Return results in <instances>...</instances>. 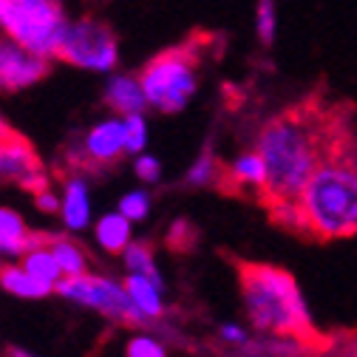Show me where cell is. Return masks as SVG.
<instances>
[{
  "label": "cell",
  "instance_id": "16",
  "mask_svg": "<svg viewBox=\"0 0 357 357\" xmlns=\"http://www.w3.org/2000/svg\"><path fill=\"white\" fill-rule=\"evenodd\" d=\"M49 250L54 252L57 264L63 266V275L66 278H77L88 273V252L68 236H54L49 233Z\"/></svg>",
  "mask_w": 357,
  "mask_h": 357
},
{
  "label": "cell",
  "instance_id": "15",
  "mask_svg": "<svg viewBox=\"0 0 357 357\" xmlns=\"http://www.w3.org/2000/svg\"><path fill=\"white\" fill-rule=\"evenodd\" d=\"M122 287H125V292L130 295V301L139 306V312L142 315H148L151 321H156V318H162L165 315V303H162V298H159V287L153 284V281H148V278H142V275H128L125 281H122Z\"/></svg>",
  "mask_w": 357,
  "mask_h": 357
},
{
  "label": "cell",
  "instance_id": "30",
  "mask_svg": "<svg viewBox=\"0 0 357 357\" xmlns=\"http://www.w3.org/2000/svg\"><path fill=\"white\" fill-rule=\"evenodd\" d=\"M225 340H230L233 346H244L247 343V335L241 332V329H236V326H221V332H218Z\"/></svg>",
  "mask_w": 357,
  "mask_h": 357
},
{
  "label": "cell",
  "instance_id": "14",
  "mask_svg": "<svg viewBox=\"0 0 357 357\" xmlns=\"http://www.w3.org/2000/svg\"><path fill=\"white\" fill-rule=\"evenodd\" d=\"M23 270H26L31 278H37L40 284L52 287V289L66 278V275H63V266L57 264L54 252L49 250V233H46V238H43L40 247H34V250H29V252L23 255Z\"/></svg>",
  "mask_w": 357,
  "mask_h": 357
},
{
  "label": "cell",
  "instance_id": "29",
  "mask_svg": "<svg viewBox=\"0 0 357 357\" xmlns=\"http://www.w3.org/2000/svg\"><path fill=\"white\" fill-rule=\"evenodd\" d=\"M335 349H340L343 357H357V332H343V337H335Z\"/></svg>",
  "mask_w": 357,
  "mask_h": 357
},
{
  "label": "cell",
  "instance_id": "11",
  "mask_svg": "<svg viewBox=\"0 0 357 357\" xmlns=\"http://www.w3.org/2000/svg\"><path fill=\"white\" fill-rule=\"evenodd\" d=\"M185 188H210V190L227 196V199H241V188L236 185L233 167L225 159H218V153H213L210 145L199 153L196 165L188 170Z\"/></svg>",
  "mask_w": 357,
  "mask_h": 357
},
{
  "label": "cell",
  "instance_id": "9",
  "mask_svg": "<svg viewBox=\"0 0 357 357\" xmlns=\"http://www.w3.org/2000/svg\"><path fill=\"white\" fill-rule=\"evenodd\" d=\"M125 156V125L116 119L100 122L88 130L74 148H68V159L79 170H108L116 167Z\"/></svg>",
  "mask_w": 357,
  "mask_h": 357
},
{
  "label": "cell",
  "instance_id": "23",
  "mask_svg": "<svg viewBox=\"0 0 357 357\" xmlns=\"http://www.w3.org/2000/svg\"><path fill=\"white\" fill-rule=\"evenodd\" d=\"M255 26H258V40L264 46H273V40H275V0H258Z\"/></svg>",
  "mask_w": 357,
  "mask_h": 357
},
{
  "label": "cell",
  "instance_id": "31",
  "mask_svg": "<svg viewBox=\"0 0 357 357\" xmlns=\"http://www.w3.org/2000/svg\"><path fill=\"white\" fill-rule=\"evenodd\" d=\"M6 357H34V354H29L26 349H17V346H9V349H6Z\"/></svg>",
  "mask_w": 357,
  "mask_h": 357
},
{
  "label": "cell",
  "instance_id": "24",
  "mask_svg": "<svg viewBox=\"0 0 357 357\" xmlns=\"http://www.w3.org/2000/svg\"><path fill=\"white\" fill-rule=\"evenodd\" d=\"M125 151L128 153H139L145 148V119L142 114H130L125 116Z\"/></svg>",
  "mask_w": 357,
  "mask_h": 357
},
{
  "label": "cell",
  "instance_id": "13",
  "mask_svg": "<svg viewBox=\"0 0 357 357\" xmlns=\"http://www.w3.org/2000/svg\"><path fill=\"white\" fill-rule=\"evenodd\" d=\"M105 105L116 114L130 116V114H139L148 105V100L137 77H114L105 88Z\"/></svg>",
  "mask_w": 357,
  "mask_h": 357
},
{
  "label": "cell",
  "instance_id": "22",
  "mask_svg": "<svg viewBox=\"0 0 357 357\" xmlns=\"http://www.w3.org/2000/svg\"><path fill=\"white\" fill-rule=\"evenodd\" d=\"M165 244L176 255H188L199 244V227L193 225V221H188V218H178V221H173V225H170V230L165 236Z\"/></svg>",
  "mask_w": 357,
  "mask_h": 357
},
{
  "label": "cell",
  "instance_id": "4",
  "mask_svg": "<svg viewBox=\"0 0 357 357\" xmlns=\"http://www.w3.org/2000/svg\"><path fill=\"white\" fill-rule=\"evenodd\" d=\"M218 46L215 34L193 31L178 46H170L153 54L139 71V85L145 100L165 114H176L188 105V100L199 88V66L207 60V52Z\"/></svg>",
  "mask_w": 357,
  "mask_h": 357
},
{
  "label": "cell",
  "instance_id": "7",
  "mask_svg": "<svg viewBox=\"0 0 357 357\" xmlns=\"http://www.w3.org/2000/svg\"><path fill=\"white\" fill-rule=\"evenodd\" d=\"M54 60H63L77 68L111 71L119 60L116 34L100 17H82L71 26H66V34L54 52Z\"/></svg>",
  "mask_w": 357,
  "mask_h": 357
},
{
  "label": "cell",
  "instance_id": "27",
  "mask_svg": "<svg viewBox=\"0 0 357 357\" xmlns=\"http://www.w3.org/2000/svg\"><path fill=\"white\" fill-rule=\"evenodd\" d=\"M137 176L142 182H156L159 178V162L153 156H139L137 159Z\"/></svg>",
  "mask_w": 357,
  "mask_h": 357
},
{
  "label": "cell",
  "instance_id": "2",
  "mask_svg": "<svg viewBox=\"0 0 357 357\" xmlns=\"http://www.w3.org/2000/svg\"><path fill=\"white\" fill-rule=\"evenodd\" d=\"M225 258L233 264L238 275L250 324L261 335L289 340L301 346L309 357L335 351V332H324L315 326L292 273L275 264L236 258L233 252H225Z\"/></svg>",
  "mask_w": 357,
  "mask_h": 357
},
{
  "label": "cell",
  "instance_id": "12",
  "mask_svg": "<svg viewBox=\"0 0 357 357\" xmlns=\"http://www.w3.org/2000/svg\"><path fill=\"white\" fill-rule=\"evenodd\" d=\"M46 233H34L26 227L20 213L0 207V255H26L29 250L40 247Z\"/></svg>",
  "mask_w": 357,
  "mask_h": 357
},
{
  "label": "cell",
  "instance_id": "32",
  "mask_svg": "<svg viewBox=\"0 0 357 357\" xmlns=\"http://www.w3.org/2000/svg\"><path fill=\"white\" fill-rule=\"evenodd\" d=\"M12 130H15V128H9V125H6L3 119H0V139H6V137H9V133H12Z\"/></svg>",
  "mask_w": 357,
  "mask_h": 357
},
{
  "label": "cell",
  "instance_id": "20",
  "mask_svg": "<svg viewBox=\"0 0 357 357\" xmlns=\"http://www.w3.org/2000/svg\"><path fill=\"white\" fill-rule=\"evenodd\" d=\"M97 241L111 255L125 252V247L130 244V225H128V218L122 213H111V215L100 218V225H97Z\"/></svg>",
  "mask_w": 357,
  "mask_h": 357
},
{
  "label": "cell",
  "instance_id": "19",
  "mask_svg": "<svg viewBox=\"0 0 357 357\" xmlns=\"http://www.w3.org/2000/svg\"><path fill=\"white\" fill-rule=\"evenodd\" d=\"M63 221L71 227V230H79L88 225V190H85V182L77 176H71L66 182V190H63Z\"/></svg>",
  "mask_w": 357,
  "mask_h": 357
},
{
  "label": "cell",
  "instance_id": "26",
  "mask_svg": "<svg viewBox=\"0 0 357 357\" xmlns=\"http://www.w3.org/2000/svg\"><path fill=\"white\" fill-rule=\"evenodd\" d=\"M125 354H128V357H167L165 346H162L159 340H153V337H145V335L130 337Z\"/></svg>",
  "mask_w": 357,
  "mask_h": 357
},
{
  "label": "cell",
  "instance_id": "21",
  "mask_svg": "<svg viewBox=\"0 0 357 357\" xmlns=\"http://www.w3.org/2000/svg\"><path fill=\"white\" fill-rule=\"evenodd\" d=\"M125 266L133 275H142L148 281H153L162 289L159 273H156V264H153V244L151 241H133L125 247Z\"/></svg>",
  "mask_w": 357,
  "mask_h": 357
},
{
  "label": "cell",
  "instance_id": "1",
  "mask_svg": "<svg viewBox=\"0 0 357 357\" xmlns=\"http://www.w3.org/2000/svg\"><path fill=\"white\" fill-rule=\"evenodd\" d=\"M354 125V105L329 97L324 88L309 91L266 119L255 139L266 182L258 204L266 215L298 210V199L343 130Z\"/></svg>",
  "mask_w": 357,
  "mask_h": 357
},
{
  "label": "cell",
  "instance_id": "25",
  "mask_svg": "<svg viewBox=\"0 0 357 357\" xmlns=\"http://www.w3.org/2000/svg\"><path fill=\"white\" fill-rule=\"evenodd\" d=\"M148 210H151V199H148L145 193H128V196H122V202H119V213H122L128 221H142V218L148 215Z\"/></svg>",
  "mask_w": 357,
  "mask_h": 357
},
{
  "label": "cell",
  "instance_id": "5",
  "mask_svg": "<svg viewBox=\"0 0 357 357\" xmlns=\"http://www.w3.org/2000/svg\"><path fill=\"white\" fill-rule=\"evenodd\" d=\"M0 26L31 54L52 60L68 23L63 0H0Z\"/></svg>",
  "mask_w": 357,
  "mask_h": 357
},
{
  "label": "cell",
  "instance_id": "6",
  "mask_svg": "<svg viewBox=\"0 0 357 357\" xmlns=\"http://www.w3.org/2000/svg\"><path fill=\"white\" fill-rule=\"evenodd\" d=\"M54 292H60L63 298L91 306L100 315H105L108 321L128 326V329H153V321L148 315H142L139 306L130 301V295L125 292L122 284L102 278V275H77V278H63Z\"/></svg>",
  "mask_w": 357,
  "mask_h": 357
},
{
  "label": "cell",
  "instance_id": "8",
  "mask_svg": "<svg viewBox=\"0 0 357 357\" xmlns=\"http://www.w3.org/2000/svg\"><path fill=\"white\" fill-rule=\"evenodd\" d=\"M0 185H17L31 196L49 190V173L40 162L34 145L12 130L6 139H0Z\"/></svg>",
  "mask_w": 357,
  "mask_h": 357
},
{
  "label": "cell",
  "instance_id": "10",
  "mask_svg": "<svg viewBox=\"0 0 357 357\" xmlns=\"http://www.w3.org/2000/svg\"><path fill=\"white\" fill-rule=\"evenodd\" d=\"M49 71H52L49 57L31 54L12 37L0 34V91L3 94L23 91V88L40 82L43 77H49Z\"/></svg>",
  "mask_w": 357,
  "mask_h": 357
},
{
  "label": "cell",
  "instance_id": "18",
  "mask_svg": "<svg viewBox=\"0 0 357 357\" xmlns=\"http://www.w3.org/2000/svg\"><path fill=\"white\" fill-rule=\"evenodd\" d=\"M0 289H6L9 295L17 298H46L54 292L52 287L31 278L23 266H12V264H0Z\"/></svg>",
  "mask_w": 357,
  "mask_h": 357
},
{
  "label": "cell",
  "instance_id": "3",
  "mask_svg": "<svg viewBox=\"0 0 357 357\" xmlns=\"http://www.w3.org/2000/svg\"><path fill=\"white\" fill-rule=\"evenodd\" d=\"M301 241L329 244L357 236V128L343 130L301 199Z\"/></svg>",
  "mask_w": 357,
  "mask_h": 357
},
{
  "label": "cell",
  "instance_id": "28",
  "mask_svg": "<svg viewBox=\"0 0 357 357\" xmlns=\"http://www.w3.org/2000/svg\"><path fill=\"white\" fill-rule=\"evenodd\" d=\"M34 204H37V210L49 213V215H54V213H60V210H63L60 199H57L52 190H43V193H37V196H34Z\"/></svg>",
  "mask_w": 357,
  "mask_h": 357
},
{
  "label": "cell",
  "instance_id": "17",
  "mask_svg": "<svg viewBox=\"0 0 357 357\" xmlns=\"http://www.w3.org/2000/svg\"><path fill=\"white\" fill-rule=\"evenodd\" d=\"M233 176H236V185L241 188V196H252L258 202L261 190H264V182H266V170H264V162L255 151L238 156L233 165Z\"/></svg>",
  "mask_w": 357,
  "mask_h": 357
}]
</instances>
